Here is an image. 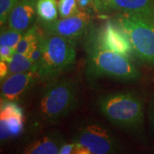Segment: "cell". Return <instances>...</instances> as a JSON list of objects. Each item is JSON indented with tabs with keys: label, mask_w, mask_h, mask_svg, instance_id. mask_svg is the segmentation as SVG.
I'll return each instance as SVG.
<instances>
[{
	"label": "cell",
	"mask_w": 154,
	"mask_h": 154,
	"mask_svg": "<svg viewBox=\"0 0 154 154\" xmlns=\"http://www.w3.org/2000/svg\"><path fill=\"white\" fill-rule=\"evenodd\" d=\"M35 63L29 57L16 51L11 62L8 63L9 75L27 72L30 69H33Z\"/></svg>",
	"instance_id": "2e32d148"
},
{
	"label": "cell",
	"mask_w": 154,
	"mask_h": 154,
	"mask_svg": "<svg viewBox=\"0 0 154 154\" xmlns=\"http://www.w3.org/2000/svg\"><path fill=\"white\" fill-rule=\"evenodd\" d=\"M88 71L92 76L112 77L121 80H135L140 72L129 58L102 47L94 40L88 49Z\"/></svg>",
	"instance_id": "3957f363"
},
{
	"label": "cell",
	"mask_w": 154,
	"mask_h": 154,
	"mask_svg": "<svg viewBox=\"0 0 154 154\" xmlns=\"http://www.w3.org/2000/svg\"><path fill=\"white\" fill-rule=\"evenodd\" d=\"M93 1V3H94V0H92Z\"/></svg>",
	"instance_id": "484cf974"
},
{
	"label": "cell",
	"mask_w": 154,
	"mask_h": 154,
	"mask_svg": "<svg viewBox=\"0 0 154 154\" xmlns=\"http://www.w3.org/2000/svg\"><path fill=\"white\" fill-rule=\"evenodd\" d=\"M36 12L39 21L44 24L55 22L59 17L57 0H37Z\"/></svg>",
	"instance_id": "5bb4252c"
},
{
	"label": "cell",
	"mask_w": 154,
	"mask_h": 154,
	"mask_svg": "<svg viewBox=\"0 0 154 154\" xmlns=\"http://www.w3.org/2000/svg\"><path fill=\"white\" fill-rule=\"evenodd\" d=\"M42 56L33 69L42 80L57 76L74 64L76 51L72 39L48 32L41 38Z\"/></svg>",
	"instance_id": "6da1fadb"
},
{
	"label": "cell",
	"mask_w": 154,
	"mask_h": 154,
	"mask_svg": "<svg viewBox=\"0 0 154 154\" xmlns=\"http://www.w3.org/2000/svg\"><path fill=\"white\" fill-rule=\"evenodd\" d=\"M37 73L34 69L27 72L11 74L1 81V100L17 101L32 88Z\"/></svg>",
	"instance_id": "30bf717a"
},
{
	"label": "cell",
	"mask_w": 154,
	"mask_h": 154,
	"mask_svg": "<svg viewBox=\"0 0 154 154\" xmlns=\"http://www.w3.org/2000/svg\"><path fill=\"white\" fill-rule=\"evenodd\" d=\"M40 38L41 37L38 34V28L36 27L30 28L23 33L22 39L17 46V51L30 58L33 51L38 46Z\"/></svg>",
	"instance_id": "9a60e30c"
},
{
	"label": "cell",
	"mask_w": 154,
	"mask_h": 154,
	"mask_svg": "<svg viewBox=\"0 0 154 154\" xmlns=\"http://www.w3.org/2000/svg\"><path fill=\"white\" fill-rule=\"evenodd\" d=\"M98 105L100 112L117 126L136 128L143 122V103L133 93L124 92L105 95L99 99Z\"/></svg>",
	"instance_id": "7a4b0ae2"
},
{
	"label": "cell",
	"mask_w": 154,
	"mask_h": 154,
	"mask_svg": "<svg viewBox=\"0 0 154 154\" xmlns=\"http://www.w3.org/2000/svg\"><path fill=\"white\" fill-rule=\"evenodd\" d=\"M23 33V32L11 28H8L5 31H2L0 35V45L9 46L17 51L18 44L22 39Z\"/></svg>",
	"instance_id": "e0dca14e"
},
{
	"label": "cell",
	"mask_w": 154,
	"mask_h": 154,
	"mask_svg": "<svg viewBox=\"0 0 154 154\" xmlns=\"http://www.w3.org/2000/svg\"><path fill=\"white\" fill-rule=\"evenodd\" d=\"M37 0H22L13 8L8 17V27L25 33L31 28L35 17Z\"/></svg>",
	"instance_id": "8fae6325"
},
{
	"label": "cell",
	"mask_w": 154,
	"mask_h": 154,
	"mask_svg": "<svg viewBox=\"0 0 154 154\" xmlns=\"http://www.w3.org/2000/svg\"><path fill=\"white\" fill-rule=\"evenodd\" d=\"M22 0H0V23L1 27L5 24L13 8Z\"/></svg>",
	"instance_id": "d6986e66"
},
{
	"label": "cell",
	"mask_w": 154,
	"mask_h": 154,
	"mask_svg": "<svg viewBox=\"0 0 154 154\" xmlns=\"http://www.w3.org/2000/svg\"><path fill=\"white\" fill-rule=\"evenodd\" d=\"M102 47L129 57L134 51L126 33L116 22H108L94 40Z\"/></svg>",
	"instance_id": "ba28073f"
},
{
	"label": "cell",
	"mask_w": 154,
	"mask_h": 154,
	"mask_svg": "<svg viewBox=\"0 0 154 154\" xmlns=\"http://www.w3.org/2000/svg\"><path fill=\"white\" fill-rule=\"evenodd\" d=\"M116 22L126 33L134 54L154 66V20L140 15L121 13Z\"/></svg>",
	"instance_id": "277c9868"
},
{
	"label": "cell",
	"mask_w": 154,
	"mask_h": 154,
	"mask_svg": "<svg viewBox=\"0 0 154 154\" xmlns=\"http://www.w3.org/2000/svg\"><path fill=\"white\" fill-rule=\"evenodd\" d=\"M110 0H94V9L98 12L105 11L108 10V6Z\"/></svg>",
	"instance_id": "7402d4cb"
},
{
	"label": "cell",
	"mask_w": 154,
	"mask_h": 154,
	"mask_svg": "<svg viewBox=\"0 0 154 154\" xmlns=\"http://www.w3.org/2000/svg\"><path fill=\"white\" fill-rule=\"evenodd\" d=\"M80 8L76 0H59L58 1V13L60 18L71 17L80 12Z\"/></svg>",
	"instance_id": "ac0fdd59"
},
{
	"label": "cell",
	"mask_w": 154,
	"mask_h": 154,
	"mask_svg": "<svg viewBox=\"0 0 154 154\" xmlns=\"http://www.w3.org/2000/svg\"><path fill=\"white\" fill-rule=\"evenodd\" d=\"M77 5L81 11H84L88 8H94V3L92 0H76Z\"/></svg>",
	"instance_id": "cb8c5ba5"
},
{
	"label": "cell",
	"mask_w": 154,
	"mask_h": 154,
	"mask_svg": "<svg viewBox=\"0 0 154 154\" xmlns=\"http://www.w3.org/2000/svg\"><path fill=\"white\" fill-rule=\"evenodd\" d=\"M151 120L154 128V97L152 101V105H151Z\"/></svg>",
	"instance_id": "d4e9b609"
},
{
	"label": "cell",
	"mask_w": 154,
	"mask_h": 154,
	"mask_svg": "<svg viewBox=\"0 0 154 154\" xmlns=\"http://www.w3.org/2000/svg\"><path fill=\"white\" fill-rule=\"evenodd\" d=\"M62 141L58 138L51 135H45L37 140L28 145L24 149L25 154H57L59 152Z\"/></svg>",
	"instance_id": "4fadbf2b"
},
{
	"label": "cell",
	"mask_w": 154,
	"mask_h": 154,
	"mask_svg": "<svg viewBox=\"0 0 154 154\" xmlns=\"http://www.w3.org/2000/svg\"><path fill=\"white\" fill-rule=\"evenodd\" d=\"M16 51H17L16 50L12 49L9 46L0 45V58H1V61L10 63Z\"/></svg>",
	"instance_id": "ffe728a7"
},
{
	"label": "cell",
	"mask_w": 154,
	"mask_h": 154,
	"mask_svg": "<svg viewBox=\"0 0 154 154\" xmlns=\"http://www.w3.org/2000/svg\"><path fill=\"white\" fill-rule=\"evenodd\" d=\"M8 75H9L8 63L5 62V61H1L0 62V77H1V81H3Z\"/></svg>",
	"instance_id": "603a6c76"
},
{
	"label": "cell",
	"mask_w": 154,
	"mask_h": 154,
	"mask_svg": "<svg viewBox=\"0 0 154 154\" xmlns=\"http://www.w3.org/2000/svg\"><path fill=\"white\" fill-rule=\"evenodd\" d=\"M76 99V87L70 80L64 79L50 84L39 101L40 115L45 121H57L71 111Z\"/></svg>",
	"instance_id": "5b68a950"
},
{
	"label": "cell",
	"mask_w": 154,
	"mask_h": 154,
	"mask_svg": "<svg viewBox=\"0 0 154 154\" xmlns=\"http://www.w3.org/2000/svg\"><path fill=\"white\" fill-rule=\"evenodd\" d=\"M90 16L85 11H80L71 17L60 18L55 22L44 24L47 32L59 34L65 38L73 39L82 36L90 24Z\"/></svg>",
	"instance_id": "9c48e42d"
},
{
	"label": "cell",
	"mask_w": 154,
	"mask_h": 154,
	"mask_svg": "<svg viewBox=\"0 0 154 154\" xmlns=\"http://www.w3.org/2000/svg\"><path fill=\"white\" fill-rule=\"evenodd\" d=\"M0 137L1 140L19 136L24 130L25 116L17 101L1 100Z\"/></svg>",
	"instance_id": "52a82bcc"
},
{
	"label": "cell",
	"mask_w": 154,
	"mask_h": 154,
	"mask_svg": "<svg viewBox=\"0 0 154 154\" xmlns=\"http://www.w3.org/2000/svg\"><path fill=\"white\" fill-rule=\"evenodd\" d=\"M75 153V142L72 143H64L61 146L58 154H71Z\"/></svg>",
	"instance_id": "44dd1931"
},
{
	"label": "cell",
	"mask_w": 154,
	"mask_h": 154,
	"mask_svg": "<svg viewBox=\"0 0 154 154\" xmlns=\"http://www.w3.org/2000/svg\"><path fill=\"white\" fill-rule=\"evenodd\" d=\"M108 9L154 20V0H110Z\"/></svg>",
	"instance_id": "7c38bea8"
},
{
	"label": "cell",
	"mask_w": 154,
	"mask_h": 154,
	"mask_svg": "<svg viewBox=\"0 0 154 154\" xmlns=\"http://www.w3.org/2000/svg\"><path fill=\"white\" fill-rule=\"evenodd\" d=\"M74 142L75 154H107L114 152L116 140L99 124H88L79 129Z\"/></svg>",
	"instance_id": "8992f818"
}]
</instances>
